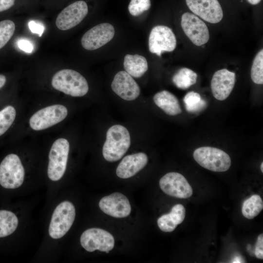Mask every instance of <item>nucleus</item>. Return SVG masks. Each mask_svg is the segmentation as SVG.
Returning <instances> with one entry per match:
<instances>
[{
    "label": "nucleus",
    "instance_id": "1",
    "mask_svg": "<svg viewBox=\"0 0 263 263\" xmlns=\"http://www.w3.org/2000/svg\"><path fill=\"white\" fill-rule=\"evenodd\" d=\"M131 144V137L128 130L120 125L110 127L106 133L102 153L109 162L118 161L125 154Z\"/></svg>",
    "mask_w": 263,
    "mask_h": 263
},
{
    "label": "nucleus",
    "instance_id": "2",
    "mask_svg": "<svg viewBox=\"0 0 263 263\" xmlns=\"http://www.w3.org/2000/svg\"><path fill=\"white\" fill-rule=\"evenodd\" d=\"M51 83L55 89L74 97L82 96L89 90L85 77L71 69H63L56 72L52 78Z\"/></svg>",
    "mask_w": 263,
    "mask_h": 263
},
{
    "label": "nucleus",
    "instance_id": "3",
    "mask_svg": "<svg viewBox=\"0 0 263 263\" xmlns=\"http://www.w3.org/2000/svg\"><path fill=\"white\" fill-rule=\"evenodd\" d=\"M193 158L201 167L215 172H224L231 166V159L225 152L211 147H202L193 152Z\"/></svg>",
    "mask_w": 263,
    "mask_h": 263
},
{
    "label": "nucleus",
    "instance_id": "4",
    "mask_svg": "<svg viewBox=\"0 0 263 263\" xmlns=\"http://www.w3.org/2000/svg\"><path fill=\"white\" fill-rule=\"evenodd\" d=\"M75 216L73 204L68 201L59 204L52 214L49 227L51 238L58 239L64 236L72 226Z\"/></svg>",
    "mask_w": 263,
    "mask_h": 263
},
{
    "label": "nucleus",
    "instance_id": "5",
    "mask_svg": "<svg viewBox=\"0 0 263 263\" xmlns=\"http://www.w3.org/2000/svg\"><path fill=\"white\" fill-rule=\"evenodd\" d=\"M25 175L19 157L13 153L7 155L0 164V185L8 189H15L23 183Z\"/></svg>",
    "mask_w": 263,
    "mask_h": 263
},
{
    "label": "nucleus",
    "instance_id": "6",
    "mask_svg": "<svg viewBox=\"0 0 263 263\" xmlns=\"http://www.w3.org/2000/svg\"><path fill=\"white\" fill-rule=\"evenodd\" d=\"M69 143L64 138H59L53 144L49 154L47 169L50 180L57 181L63 176L67 167L69 152Z\"/></svg>",
    "mask_w": 263,
    "mask_h": 263
},
{
    "label": "nucleus",
    "instance_id": "7",
    "mask_svg": "<svg viewBox=\"0 0 263 263\" xmlns=\"http://www.w3.org/2000/svg\"><path fill=\"white\" fill-rule=\"evenodd\" d=\"M80 241L81 246L90 252L98 250L108 253L114 245L113 236L107 231L99 228L86 230L81 235Z\"/></svg>",
    "mask_w": 263,
    "mask_h": 263
},
{
    "label": "nucleus",
    "instance_id": "8",
    "mask_svg": "<svg viewBox=\"0 0 263 263\" xmlns=\"http://www.w3.org/2000/svg\"><path fill=\"white\" fill-rule=\"evenodd\" d=\"M67 114V109L63 105L49 106L39 110L31 116L30 126L34 130H43L60 122Z\"/></svg>",
    "mask_w": 263,
    "mask_h": 263
},
{
    "label": "nucleus",
    "instance_id": "9",
    "mask_svg": "<svg viewBox=\"0 0 263 263\" xmlns=\"http://www.w3.org/2000/svg\"><path fill=\"white\" fill-rule=\"evenodd\" d=\"M176 46V37L170 28L158 25L152 29L149 38V48L151 53L160 56L163 52H172Z\"/></svg>",
    "mask_w": 263,
    "mask_h": 263
},
{
    "label": "nucleus",
    "instance_id": "10",
    "mask_svg": "<svg viewBox=\"0 0 263 263\" xmlns=\"http://www.w3.org/2000/svg\"><path fill=\"white\" fill-rule=\"evenodd\" d=\"M183 30L191 41L197 46L208 42L209 33L205 23L193 14L186 12L181 17Z\"/></svg>",
    "mask_w": 263,
    "mask_h": 263
},
{
    "label": "nucleus",
    "instance_id": "11",
    "mask_svg": "<svg viewBox=\"0 0 263 263\" xmlns=\"http://www.w3.org/2000/svg\"><path fill=\"white\" fill-rule=\"evenodd\" d=\"M159 186L166 194L178 198H188L193 193L192 188L186 178L178 172L166 174L160 179Z\"/></svg>",
    "mask_w": 263,
    "mask_h": 263
},
{
    "label": "nucleus",
    "instance_id": "12",
    "mask_svg": "<svg viewBox=\"0 0 263 263\" xmlns=\"http://www.w3.org/2000/svg\"><path fill=\"white\" fill-rule=\"evenodd\" d=\"M88 7L83 0L74 2L63 9L57 16L56 24L60 30L70 29L82 21L87 16Z\"/></svg>",
    "mask_w": 263,
    "mask_h": 263
},
{
    "label": "nucleus",
    "instance_id": "13",
    "mask_svg": "<svg viewBox=\"0 0 263 263\" xmlns=\"http://www.w3.org/2000/svg\"><path fill=\"white\" fill-rule=\"evenodd\" d=\"M113 26L109 23L98 24L87 31L82 36L81 43L87 50H94L103 46L114 37Z\"/></svg>",
    "mask_w": 263,
    "mask_h": 263
},
{
    "label": "nucleus",
    "instance_id": "14",
    "mask_svg": "<svg viewBox=\"0 0 263 263\" xmlns=\"http://www.w3.org/2000/svg\"><path fill=\"white\" fill-rule=\"evenodd\" d=\"M189 9L204 20L211 23L219 22L223 12L218 0H186Z\"/></svg>",
    "mask_w": 263,
    "mask_h": 263
},
{
    "label": "nucleus",
    "instance_id": "15",
    "mask_svg": "<svg viewBox=\"0 0 263 263\" xmlns=\"http://www.w3.org/2000/svg\"><path fill=\"white\" fill-rule=\"evenodd\" d=\"M100 209L114 218H124L130 215L131 206L128 199L119 192H114L103 197L99 201Z\"/></svg>",
    "mask_w": 263,
    "mask_h": 263
},
{
    "label": "nucleus",
    "instance_id": "16",
    "mask_svg": "<svg viewBox=\"0 0 263 263\" xmlns=\"http://www.w3.org/2000/svg\"><path fill=\"white\" fill-rule=\"evenodd\" d=\"M235 78V74L226 69L215 72L210 84L213 96L220 101L226 99L234 87Z\"/></svg>",
    "mask_w": 263,
    "mask_h": 263
},
{
    "label": "nucleus",
    "instance_id": "17",
    "mask_svg": "<svg viewBox=\"0 0 263 263\" xmlns=\"http://www.w3.org/2000/svg\"><path fill=\"white\" fill-rule=\"evenodd\" d=\"M113 91L121 98L131 101L140 94V88L132 77L126 71L118 72L112 82Z\"/></svg>",
    "mask_w": 263,
    "mask_h": 263
},
{
    "label": "nucleus",
    "instance_id": "18",
    "mask_svg": "<svg viewBox=\"0 0 263 263\" xmlns=\"http://www.w3.org/2000/svg\"><path fill=\"white\" fill-rule=\"evenodd\" d=\"M148 161V156L143 152L126 156L117 167L116 175L123 179L130 178L143 169Z\"/></svg>",
    "mask_w": 263,
    "mask_h": 263
},
{
    "label": "nucleus",
    "instance_id": "19",
    "mask_svg": "<svg viewBox=\"0 0 263 263\" xmlns=\"http://www.w3.org/2000/svg\"><path fill=\"white\" fill-rule=\"evenodd\" d=\"M186 209L181 204L174 206L169 213L162 215L157 220L159 228L165 232L173 231L185 219Z\"/></svg>",
    "mask_w": 263,
    "mask_h": 263
},
{
    "label": "nucleus",
    "instance_id": "20",
    "mask_svg": "<svg viewBox=\"0 0 263 263\" xmlns=\"http://www.w3.org/2000/svg\"><path fill=\"white\" fill-rule=\"evenodd\" d=\"M155 104L166 113L175 115L182 113L180 103L175 95L171 93L163 90L157 93L153 96Z\"/></svg>",
    "mask_w": 263,
    "mask_h": 263
},
{
    "label": "nucleus",
    "instance_id": "21",
    "mask_svg": "<svg viewBox=\"0 0 263 263\" xmlns=\"http://www.w3.org/2000/svg\"><path fill=\"white\" fill-rule=\"evenodd\" d=\"M123 65L126 72L135 78L141 77L148 69L146 58L139 55H126L124 57Z\"/></svg>",
    "mask_w": 263,
    "mask_h": 263
},
{
    "label": "nucleus",
    "instance_id": "22",
    "mask_svg": "<svg viewBox=\"0 0 263 263\" xmlns=\"http://www.w3.org/2000/svg\"><path fill=\"white\" fill-rule=\"evenodd\" d=\"M19 221L11 211L0 210V238L12 234L18 227Z\"/></svg>",
    "mask_w": 263,
    "mask_h": 263
},
{
    "label": "nucleus",
    "instance_id": "23",
    "mask_svg": "<svg viewBox=\"0 0 263 263\" xmlns=\"http://www.w3.org/2000/svg\"><path fill=\"white\" fill-rule=\"evenodd\" d=\"M197 74L188 68L179 69L172 76V82L178 88L186 89L196 83Z\"/></svg>",
    "mask_w": 263,
    "mask_h": 263
},
{
    "label": "nucleus",
    "instance_id": "24",
    "mask_svg": "<svg viewBox=\"0 0 263 263\" xmlns=\"http://www.w3.org/2000/svg\"><path fill=\"white\" fill-rule=\"evenodd\" d=\"M263 209V200L260 195L254 194L244 201L242 212L246 218L252 219L257 216Z\"/></svg>",
    "mask_w": 263,
    "mask_h": 263
},
{
    "label": "nucleus",
    "instance_id": "25",
    "mask_svg": "<svg viewBox=\"0 0 263 263\" xmlns=\"http://www.w3.org/2000/svg\"><path fill=\"white\" fill-rule=\"evenodd\" d=\"M183 101L186 110L190 113L200 112L206 108L207 104L199 93L193 91L188 92L185 95Z\"/></svg>",
    "mask_w": 263,
    "mask_h": 263
},
{
    "label": "nucleus",
    "instance_id": "26",
    "mask_svg": "<svg viewBox=\"0 0 263 263\" xmlns=\"http://www.w3.org/2000/svg\"><path fill=\"white\" fill-rule=\"evenodd\" d=\"M251 78L257 84L263 83V50L260 51L255 56L251 69Z\"/></svg>",
    "mask_w": 263,
    "mask_h": 263
},
{
    "label": "nucleus",
    "instance_id": "27",
    "mask_svg": "<svg viewBox=\"0 0 263 263\" xmlns=\"http://www.w3.org/2000/svg\"><path fill=\"white\" fill-rule=\"evenodd\" d=\"M16 110L12 106H7L0 111V136L10 127L15 119Z\"/></svg>",
    "mask_w": 263,
    "mask_h": 263
},
{
    "label": "nucleus",
    "instance_id": "28",
    "mask_svg": "<svg viewBox=\"0 0 263 263\" xmlns=\"http://www.w3.org/2000/svg\"><path fill=\"white\" fill-rule=\"evenodd\" d=\"M16 29L15 24L11 20L0 21V50L3 48L13 37Z\"/></svg>",
    "mask_w": 263,
    "mask_h": 263
},
{
    "label": "nucleus",
    "instance_id": "29",
    "mask_svg": "<svg viewBox=\"0 0 263 263\" xmlns=\"http://www.w3.org/2000/svg\"><path fill=\"white\" fill-rule=\"evenodd\" d=\"M151 6L150 0H131L128 10L133 16H138L148 10Z\"/></svg>",
    "mask_w": 263,
    "mask_h": 263
},
{
    "label": "nucleus",
    "instance_id": "30",
    "mask_svg": "<svg viewBox=\"0 0 263 263\" xmlns=\"http://www.w3.org/2000/svg\"><path fill=\"white\" fill-rule=\"evenodd\" d=\"M28 25L30 31L32 33L38 35L39 37L42 36L45 29L43 24L32 20L29 22Z\"/></svg>",
    "mask_w": 263,
    "mask_h": 263
},
{
    "label": "nucleus",
    "instance_id": "31",
    "mask_svg": "<svg viewBox=\"0 0 263 263\" xmlns=\"http://www.w3.org/2000/svg\"><path fill=\"white\" fill-rule=\"evenodd\" d=\"M255 255L258 259H263V234H260L256 244Z\"/></svg>",
    "mask_w": 263,
    "mask_h": 263
},
{
    "label": "nucleus",
    "instance_id": "32",
    "mask_svg": "<svg viewBox=\"0 0 263 263\" xmlns=\"http://www.w3.org/2000/svg\"><path fill=\"white\" fill-rule=\"evenodd\" d=\"M18 47L23 51L31 53L34 50V47L31 42L26 39H20L17 42Z\"/></svg>",
    "mask_w": 263,
    "mask_h": 263
},
{
    "label": "nucleus",
    "instance_id": "33",
    "mask_svg": "<svg viewBox=\"0 0 263 263\" xmlns=\"http://www.w3.org/2000/svg\"><path fill=\"white\" fill-rule=\"evenodd\" d=\"M15 0H0V13L11 8L15 4Z\"/></svg>",
    "mask_w": 263,
    "mask_h": 263
},
{
    "label": "nucleus",
    "instance_id": "34",
    "mask_svg": "<svg viewBox=\"0 0 263 263\" xmlns=\"http://www.w3.org/2000/svg\"><path fill=\"white\" fill-rule=\"evenodd\" d=\"M6 82V76L0 74V89L4 86Z\"/></svg>",
    "mask_w": 263,
    "mask_h": 263
},
{
    "label": "nucleus",
    "instance_id": "35",
    "mask_svg": "<svg viewBox=\"0 0 263 263\" xmlns=\"http://www.w3.org/2000/svg\"><path fill=\"white\" fill-rule=\"evenodd\" d=\"M244 260H243L242 258L241 257L237 256L235 257L232 260V263H244Z\"/></svg>",
    "mask_w": 263,
    "mask_h": 263
},
{
    "label": "nucleus",
    "instance_id": "36",
    "mask_svg": "<svg viewBox=\"0 0 263 263\" xmlns=\"http://www.w3.org/2000/svg\"><path fill=\"white\" fill-rule=\"evenodd\" d=\"M249 3L253 5H256L259 3L262 0H247Z\"/></svg>",
    "mask_w": 263,
    "mask_h": 263
},
{
    "label": "nucleus",
    "instance_id": "37",
    "mask_svg": "<svg viewBox=\"0 0 263 263\" xmlns=\"http://www.w3.org/2000/svg\"><path fill=\"white\" fill-rule=\"evenodd\" d=\"M261 170L262 172H263V163L262 162L261 164Z\"/></svg>",
    "mask_w": 263,
    "mask_h": 263
}]
</instances>
